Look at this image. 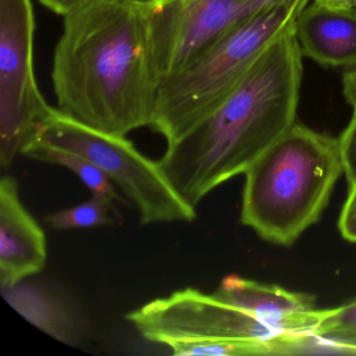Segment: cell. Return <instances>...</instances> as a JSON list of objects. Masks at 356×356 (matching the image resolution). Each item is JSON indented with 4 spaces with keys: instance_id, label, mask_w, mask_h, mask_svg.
<instances>
[{
    "instance_id": "1",
    "label": "cell",
    "mask_w": 356,
    "mask_h": 356,
    "mask_svg": "<svg viewBox=\"0 0 356 356\" xmlns=\"http://www.w3.org/2000/svg\"><path fill=\"white\" fill-rule=\"evenodd\" d=\"M51 80L57 109L86 126L118 136L151 127L161 82L147 0H91L65 16Z\"/></svg>"
},
{
    "instance_id": "2",
    "label": "cell",
    "mask_w": 356,
    "mask_h": 356,
    "mask_svg": "<svg viewBox=\"0 0 356 356\" xmlns=\"http://www.w3.org/2000/svg\"><path fill=\"white\" fill-rule=\"evenodd\" d=\"M295 26L191 130L168 143L160 168L193 207L248 168L293 124L303 79Z\"/></svg>"
},
{
    "instance_id": "3",
    "label": "cell",
    "mask_w": 356,
    "mask_h": 356,
    "mask_svg": "<svg viewBox=\"0 0 356 356\" xmlns=\"http://www.w3.org/2000/svg\"><path fill=\"white\" fill-rule=\"evenodd\" d=\"M343 174L339 138L296 122L245 172L241 222L291 245L316 224Z\"/></svg>"
},
{
    "instance_id": "4",
    "label": "cell",
    "mask_w": 356,
    "mask_h": 356,
    "mask_svg": "<svg viewBox=\"0 0 356 356\" xmlns=\"http://www.w3.org/2000/svg\"><path fill=\"white\" fill-rule=\"evenodd\" d=\"M309 0H282L241 22L160 87L151 128L168 143L191 130L293 28Z\"/></svg>"
},
{
    "instance_id": "5",
    "label": "cell",
    "mask_w": 356,
    "mask_h": 356,
    "mask_svg": "<svg viewBox=\"0 0 356 356\" xmlns=\"http://www.w3.org/2000/svg\"><path fill=\"white\" fill-rule=\"evenodd\" d=\"M127 320L147 341L165 346L178 341L234 343L247 355L299 353L310 348L306 337L276 330L213 293L191 287L145 304L128 314Z\"/></svg>"
},
{
    "instance_id": "6",
    "label": "cell",
    "mask_w": 356,
    "mask_h": 356,
    "mask_svg": "<svg viewBox=\"0 0 356 356\" xmlns=\"http://www.w3.org/2000/svg\"><path fill=\"white\" fill-rule=\"evenodd\" d=\"M33 141L90 160L134 204L143 225L191 222L197 218L195 207L170 184L158 162L143 155L126 136L102 132L54 109Z\"/></svg>"
},
{
    "instance_id": "7",
    "label": "cell",
    "mask_w": 356,
    "mask_h": 356,
    "mask_svg": "<svg viewBox=\"0 0 356 356\" xmlns=\"http://www.w3.org/2000/svg\"><path fill=\"white\" fill-rule=\"evenodd\" d=\"M32 0H0V165L9 168L54 111L34 70Z\"/></svg>"
},
{
    "instance_id": "8",
    "label": "cell",
    "mask_w": 356,
    "mask_h": 356,
    "mask_svg": "<svg viewBox=\"0 0 356 356\" xmlns=\"http://www.w3.org/2000/svg\"><path fill=\"white\" fill-rule=\"evenodd\" d=\"M282 0H147L161 85L241 22Z\"/></svg>"
},
{
    "instance_id": "9",
    "label": "cell",
    "mask_w": 356,
    "mask_h": 356,
    "mask_svg": "<svg viewBox=\"0 0 356 356\" xmlns=\"http://www.w3.org/2000/svg\"><path fill=\"white\" fill-rule=\"evenodd\" d=\"M47 243L44 231L24 207L17 181L0 180V286H12L44 270Z\"/></svg>"
},
{
    "instance_id": "10",
    "label": "cell",
    "mask_w": 356,
    "mask_h": 356,
    "mask_svg": "<svg viewBox=\"0 0 356 356\" xmlns=\"http://www.w3.org/2000/svg\"><path fill=\"white\" fill-rule=\"evenodd\" d=\"M213 295L276 330L312 339L310 333L320 314L312 296L237 275L225 277Z\"/></svg>"
},
{
    "instance_id": "11",
    "label": "cell",
    "mask_w": 356,
    "mask_h": 356,
    "mask_svg": "<svg viewBox=\"0 0 356 356\" xmlns=\"http://www.w3.org/2000/svg\"><path fill=\"white\" fill-rule=\"evenodd\" d=\"M295 35L303 57L328 67H356V12L307 5Z\"/></svg>"
},
{
    "instance_id": "12",
    "label": "cell",
    "mask_w": 356,
    "mask_h": 356,
    "mask_svg": "<svg viewBox=\"0 0 356 356\" xmlns=\"http://www.w3.org/2000/svg\"><path fill=\"white\" fill-rule=\"evenodd\" d=\"M1 295L22 318L53 339L79 345L84 337V324L76 310L40 283L20 281L3 287Z\"/></svg>"
},
{
    "instance_id": "13",
    "label": "cell",
    "mask_w": 356,
    "mask_h": 356,
    "mask_svg": "<svg viewBox=\"0 0 356 356\" xmlns=\"http://www.w3.org/2000/svg\"><path fill=\"white\" fill-rule=\"evenodd\" d=\"M22 155L45 163L63 166L74 172L92 193L111 200H120L112 181L95 163L74 152L32 141L22 151Z\"/></svg>"
},
{
    "instance_id": "14",
    "label": "cell",
    "mask_w": 356,
    "mask_h": 356,
    "mask_svg": "<svg viewBox=\"0 0 356 356\" xmlns=\"http://www.w3.org/2000/svg\"><path fill=\"white\" fill-rule=\"evenodd\" d=\"M310 337L318 347L356 353V300L339 307L320 309Z\"/></svg>"
},
{
    "instance_id": "15",
    "label": "cell",
    "mask_w": 356,
    "mask_h": 356,
    "mask_svg": "<svg viewBox=\"0 0 356 356\" xmlns=\"http://www.w3.org/2000/svg\"><path fill=\"white\" fill-rule=\"evenodd\" d=\"M112 201L108 197L92 195V197L80 205L45 216L44 220L54 230L93 228L111 222L109 207Z\"/></svg>"
},
{
    "instance_id": "16",
    "label": "cell",
    "mask_w": 356,
    "mask_h": 356,
    "mask_svg": "<svg viewBox=\"0 0 356 356\" xmlns=\"http://www.w3.org/2000/svg\"><path fill=\"white\" fill-rule=\"evenodd\" d=\"M339 140L343 158V174L350 185L356 181V108H353L351 120Z\"/></svg>"
},
{
    "instance_id": "17",
    "label": "cell",
    "mask_w": 356,
    "mask_h": 356,
    "mask_svg": "<svg viewBox=\"0 0 356 356\" xmlns=\"http://www.w3.org/2000/svg\"><path fill=\"white\" fill-rule=\"evenodd\" d=\"M337 226L346 241L356 243V181L349 185V193L341 208Z\"/></svg>"
},
{
    "instance_id": "18",
    "label": "cell",
    "mask_w": 356,
    "mask_h": 356,
    "mask_svg": "<svg viewBox=\"0 0 356 356\" xmlns=\"http://www.w3.org/2000/svg\"><path fill=\"white\" fill-rule=\"evenodd\" d=\"M38 1L49 11L65 17L80 8L84 7L91 0H38Z\"/></svg>"
},
{
    "instance_id": "19",
    "label": "cell",
    "mask_w": 356,
    "mask_h": 356,
    "mask_svg": "<svg viewBox=\"0 0 356 356\" xmlns=\"http://www.w3.org/2000/svg\"><path fill=\"white\" fill-rule=\"evenodd\" d=\"M341 84H343V95L346 102L352 108H356V67L350 68L343 74Z\"/></svg>"
},
{
    "instance_id": "20",
    "label": "cell",
    "mask_w": 356,
    "mask_h": 356,
    "mask_svg": "<svg viewBox=\"0 0 356 356\" xmlns=\"http://www.w3.org/2000/svg\"><path fill=\"white\" fill-rule=\"evenodd\" d=\"M314 3L334 11L356 12V0H314Z\"/></svg>"
}]
</instances>
